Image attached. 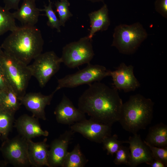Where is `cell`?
Instances as JSON below:
<instances>
[{"mask_svg":"<svg viewBox=\"0 0 167 167\" xmlns=\"http://www.w3.org/2000/svg\"><path fill=\"white\" fill-rule=\"evenodd\" d=\"M88 85L79 98L78 108L101 123L112 126L118 122L123 103L118 90L100 82Z\"/></svg>","mask_w":167,"mask_h":167,"instance_id":"cell-1","label":"cell"},{"mask_svg":"<svg viewBox=\"0 0 167 167\" xmlns=\"http://www.w3.org/2000/svg\"><path fill=\"white\" fill-rule=\"evenodd\" d=\"M44 41L41 31L35 26L18 27L1 46L4 51L25 64L42 53Z\"/></svg>","mask_w":167,"mask_h":167,"instance_id":"cell-2","label":"cell"},{"mask_svg":"<svg viewBox=\"0 0 167 167\" xmlns=\"http://www.w3.org/2000/svg\"><path fill=\"white\" fill-rule=\"evenodd\" d=\"M154 105L151 99L139 94L131 95L123 103L118 122L125 131L137 133L151 122Z\"/></svg>","mask_w":167,"mask_h":167,"instance_id":"cell-3","label":"cell"},{"mask_svg":"<svg viewBox=\"0 0 167 167\" xmlns=\"http://www.w3.org/2000/svg\"><path fill=\"white\" fill-rule=\"evenodd\" d=\"M0 64L9 85L20 99L26 93L32 76L28 65L2 50L0 52Z\"/></svg>","mask_w":167,"mask_h":167,"instance_id":"cell-4","label":"cell"},{"mask_svg":"<svg viewBox=\"0 0 167 167\" xmlns=\"http://www.w3.org/2000/svg\"><path fill=\"white\" fill-rule=\"evenodd\" d=\"M148 36L146 30L139 22L131 25L121 24L114 29L111 46L121 54H131L136 51Z\"/></svg>","mask_w":167,"mask_h":167,"instance_id":"cell-5","label":"cell"},{"mask_svg":"<svg viewBox=\"0 0 167 167\" xmlns=\"http://www.w3.org/2000/svg\"><path fill=\"white\" fill-rule=\"evenodd\" d=\"M94 55L92 39L87 36L66 45L60 58L61 63L69 68H75L90 63Z\"/></svg>","mask_w":167,"mask_h":167,"instance_id":"cell-6","label":"cell"},{"mask_svg":"<svg viewBox=\"0 0 167 167\" xmlns=\"http://www.w3.org/2000/svg\"><path fill=\"white\" fill-rule=\"evenodd\" d=\"M110 71L104 66L90 63L81 70L58 79V86L54 91L56 92L63 88H72L84 84L89 85L95 82H100L104 78L110 76Z\"/></svg>","mask_w":167,"mask_h":167,"instance_id":"cell-7","label":"cell"},{"mask_svg":"<svg viewBox=\"0 0 167 167\" xmlns=\"http://www.w3.org/2000/svg\"><path fill=\"white\" fill-rule=\"evenodd\" d=\"M61 63L60 58L53 51L41 53L28 65L32 76L37 79L41 88L45 87L59 70Z\"/></svg>","mask_w":167,"mask_h":167,"instance_id":"cell-8","label":"cell"},{"mask_svg":"<svg viewBox=\"0 0 167 167\" xmlns=\"http://www.w3.org/2000/svg\"><path fill=\"white\" fill-rule=\"evenodd\" d=\"M7 162L14 166L26 167L31 166L28 154L27 139L17 136L6 140L1 148Z\"/></svg>","mask_w":167,"mask_h":167,"instance_id":"cell-9","label":"cell"},{"mask_svg":"<svg viewBox=\"0 0 167 167\" xmlns=\"http://www.w3.org/2000/svg\"><path fill=\"white\" fill-rule=\"evenodd\" d=\"M112 126L90 118L70 125V129L91 141L101 143L105 138L111 135Z\"/></svg>","mask_w":167,"mask_h":167,"instance_id":"cell-10","label":"cell"},{"mask_svg":"<svg viewBox=\"0 0 167 167\" xmlns=\"http://www.w3.org/2000/svg\"><path fill=\"white\" fill-rule=\"evenodd\" d=\"M134 67L122 62L114 71H110L114 88L127 92L133 91L138 88L140 83L134 73Z\"/></svg>","mask_w":167,"mask_h":167,"instance_id":"cell-11","label":"cell"},{"mask_svg":"<svg viewBox=\"0 0 167 167\" xmlns=\"http://www.w3.org/2000/svg\"><path fill=\"white\" fill-rule=\"evenodd\" d=\"M75 133L71 129L66 131L59 137L55 139L49 145L48 163L49 167H62L68 152L69 144Z\"/></svg>","mask_w":167,"mask_h":167,"instance_id":"cell-12","label":"cell"},{"mask_svg":"<svg viewBox=\"0 0 167 167\" xmlns=\"http://www.w3.org/2000/svg\"><path fill=\"white\" fill-rule=\"evenodd\" d=\"M55 93L54 91L48 95L40 92L26 93L20 100L21 104L32 113V116L38 119L45 120L46 119L45 108L50 104Z\"/></svg>","mask_w":167,"mask_h":167,"instance_id":"cell-13","label":"cell"},{"mask_svg":"<svg viewBox=\"0 0 167 167\" xmlns=\"http://www.w3.org/2000/svg\"><path fill=\"white\" fill-rule=\"evenodd\" d=\"M126 143L129 144L131 157L129 166L135 167L143 163L149 165L152 162L154 159L151 152L139 135L133 134Z\"/></svg>","mask_w":167,"mask_h":167,"instance_id":"cell-14","label":"cell"},{"mask_svg":"<svg viewBox=\"0 0 167 167\" xmlns=\"http://www.w3.org/2000/svg\"><path fill=\"white\" fill-rule=\"evenodd\" d=\"M54 114L58 123L65 125H71L86 119L85 113L76 108L64 94L56 107Z\"/></svg>","mask_w":167,"mask_h":167,"instance_id":"cell-15","label":"cell"},{"mask_svg":"<svg viewBox=\"0 0 167 167\" xmlns=\"http://www.w3.org/2000/svg\"><path fill=\"white\" fill-rule=\"evenodd\" d=\"M15 126L20 136L27 139L36 137L48 136L49 132L41 128L38 119L33 116L23 114L15 121Z\"/></svg>","mask_w":167,"mask_h":167,"instance_id":"cell-16","label":"cell"},{"mask_svg":"<svg viewBox=\"0 0 167 167\" xmlns=\"http://www.w3.org/2000/svg\"><path fill=\"white\" fill-rule=\"evenodd\" d=\"M28 140V154L31 166L35 167H49L48 157L49 145L47 139L41 141L34 142L32 139Z\"/></svg>","mask_w":167,"mask_h":167,"instance_id":"cell-17","label":"cell"},{"mask_svg":"<svg viewBox=\"0 0 167 167\" xmlns=\"http://www.w3.org/2000/svg\"><path fill=\"white\" fill-rule=\"evenodd\" d=\"M35 0H23L21 6L12 13L15 18L22 26H35L37 23L40 15V9L37 7Z\"/></svg>","mask_w":167,"mask_h":167,"instance_id":"cell-18","label":"cell"},{"mask_svg":"<svg viewBox=\"0 0 167 167\" xmlns=\"http://www.w3.org/2000/svg\"><path fill=\"white\" fill-rule=\"evenodd\" d=\"M90 29L88 36L92 39L94 34L99 31L107 30L110 24L107 5L104 4L99 10L88 14Z\"/></svg>","mask_w":167,"mask_h":167,"instance_id":"cell-19","label":"cell"},{"mask_svg":"<svg viewBox=\"0 0 167 167\" xmlns=\"http://www.w3.org/2000/svg\"><path fill=\"white\" fill-rule=\"evenodd\" d=\"M145 140L152 146L167 148V126L161 122L150 127Z\"/></svg>","mask_w":167,"mask_h":167,"instance_id":"cell-20","label":"cell"},{"mask_svg":"<svg viewBox=\"0 0 167 167\" xmlns=\"http://www.w3.org/2000/svg\"><path fill=\"white\" fill-rule=\"evenodd\" d=\"M0 97L2 109L15 114L21 105L16 93L11 88L7 91L0 92Z\"/></svg>","mask_w":167,"mask_h":167,"instance_id":"cell-21","label":"cell"},{"mask_svg":"<svg viewBox=\"0 0 167 167\" xmlns=\"http://www.w3.org/2000/svg\"><path fill=\"white\" fill-rule=\"evenodd\" d=\"M88 161L78 143L71 152H67L62 167H84Z\"/></svg>","mask_w":167,"mask_h":167,"instance_id":"cell-22","label":"cell"},{"mask_svg":"<svg viewBox=\"0 0 167 167\" xmlns=\"http://www.w3.org/2000/svg\"><path fill=\"white\" fill-rule=\"evenodd\" d=\"M17 27L13 13L5 7L0 6V36L8 31L12 32Z\"/></svg>","mask_w":167,"mask_h":167,"instance_id":"cell-23","label":"cell"},{"mask_svg":"<svg viewBox=\"0 0 167 167\" xmlns=\"http://www.w3.org/2000/svg\"><path fill=\"white\" fill-rule=\"evenodd\" d=\"M61 26H64L66 22L73 14L69 9L70 3L68 0H60L54 3Z\"/></svg>","mask_w":167,"mask_h":167,"instance_id":"cell-24","label":"cell"},{"mask_svg":"<svg viewBox=\"0 0 167 167\" xmlns=\"http://www.w3.org/2000/svg\"><path fill=\"white\" fill-rule=\"evenodd\" d=\"M14 116V114L4 110L0 111V134L5 138L12 128Z\"/></svg>","mask_w":167,"mask_h":167,"instance_id":"cell-25","label":"cell"},{"mask_svg":"<svg viewBox=\"0 0 167 167\" xmlns=\"http://www.w3.org/2000/svg\"><path fill=\"white\" fill-rule=\"evenodd\" d=\"M124 143H126V141L118 140V135L114 134L105 138L101 143L103 149L106 151L107 155L113 156Z\"/></svg>","mask_w":167,"mask_h":167,"instance_id":"cell-26","label":"cell"},{"mask_svg":"<svg viewBox=\"0 0 167 167\" xmlns=\"http://www.w3.org/2000/svg\"><path fill=\"white\" fill-rule=\"evenodd\" d=\"M40 11L45 12V15L48 19L47 23V25L52 29H56L58 32H60L61 25L59 19L53 9L52 2L49 0L48 5H45L44 8L40 9Z\"/></svg>","mask_w":167,"mask_h":167,"instance_id":"cell-27","label":"cell"},{"mask_svg":"<svg viewBox=\"0 0 167 167\" xmlns=\"http://www.w3.org/2000/svg\"><path fill=\"white\" fill-rule=\"evenodd\" d=\"M115 154V157L113 161L115 164L129 165L131 157L129 148L122 145Z\"/></svg>","mask_w":167,"mask_h":167,"instance_id":"cell-28","label":"cell"},{"mask_svg":"<svg viewBox=\"0 0 167 167\" xmlns=\"http://www.w3.org/2000/svg\"><path fill=\"white\" fill-rule=\"evenodd\" d=\"M150 150L154 160L163 162L166 167L167 166V148H160L152 146L144 141Z\"/></svg>","mask_w":167,"mask_h":167,"instance_id":"cell-29","label":"cell"},{"mask_svg":"<svg viewBox=\"0 0 167 167\" xmlns=\"http://www.w3.org/2000/svg\"><path fill=\"white\" fill-rule=\"evenodd\" d=\"M156 12L165 18H167V0H156L154 3Z\"/></svg>","mask_w":167,"mask_h":167,"instance_id":"cell-30","label":"cell"},{"mask_svg":"<svg viewBox=\"0 0 167 167\" xmlns=\"http://www.w3.org/2000/svg\"><path fill=\"white\" fill-rule=\"evenodd\" d=\"M11 88L0 64V92L7 91Z\"/></svg>","mask_w":167,"mask_h":167,"instance_id":"cell-31","label":"cell"},{"mask_svg":"<svg viewBox=\"0 0 167 167\" xmlns=\"http://www.w3.org/2000/svg\"><path fill=\"white\" fill-rule=\"evenodd\" d=\"M21 0H3L5 4L4 7L10 10L11 9L17 10Z\"/></svg>","mask_w":167,"mask_h":167,"instance_id":"cell-32","label":"cell"},{"mask_svg":"<svg viewBox=\"0 0 167 167\" xmlns=\"http://www.w3.org/2000/svg\"><path fill=\"white\" fill-rule=\"evenodd\" d=\"M151 167H165L164 164L160 161L154 160L149 165Z\"/></svg>","mask_w":167,"mask_h":167,"instance_id":"cell-33","label":"cell"},{"mask_svg":"<svg viewBox=\"0 0 167 167\" xmlns=\"http://www.w3.org/2000/svg\"><path fill=\"white\" fill-rule=\"evenodd\" d=\"M88 1H90L92 2H103L105 0H86Z\"/></svg>","mask_w":167,"mask_h":167,"instance_id":"cell-34","label":"cell"},{"mask_svg":"<svg viewBox=\"0 0 167 167\" xmlns=\"http://www.w3.org/2000/svg\"><path fill=\"white\" fill-rule=\"evenodd\" d=\"M2 109V105H1V99L0 97V111Z\"/></svg>","mask_w":167,"mask_h":167,"instance_id":"cell-35","label":"cell"},{"mask_svg":"<svg viewBox=\"0 0 167 167\" xmlns=\"http://www.w3.org/2000/svg\"><path fill=\"white\" fill-rule=\"evenodd\" d=\"M2 50V48L1 46H0V52Z\"/></svg>","mask_w":167,"mask_h":167,"instance_id":"cell-36","label":"cell"},{"mask_svg":"<svg viewBox=\"0 0 167 167\" xmlns=\"http://www.w3.org/2000/svg\"><path fill=\"white\" fill-rule=\"evenodd\" d=\"M35 0L36 1V0Z\"/></svg>","mask_w":167,"mask_h":167,"instance_id":"cell-37","label":"cell"}]
</instances>
